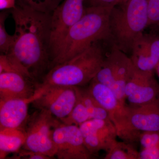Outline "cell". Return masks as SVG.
Here are the masks:
<instances>
[{
  "mask_svg": "<svg viewBox=\"0 0 159 159\" xmlns=\"http://www.w3.org/2000/svg\"><path fill=\"white\" fill-rule=\"evenodd\" d=\"M15 25L14 42L8 54L29 71L33 79L50 66L51 14L36 11L18 1L10 9Z\"/></svg>",
  "mask_w": 159,
  "mask_h": 159,
  "instance_id": "1",
  "label": "cell"
},
{
  "mask_svg": "<svg viewBox=\"0 0 159 159\" xmlns=\"http://www.w3.org/2000/svg\"><path fill=\"white\" fill-rule=\"evenodd\" d=\"M9 14L7 11H2L0 14V51L1 54H7L11 50L14 42V36L6 31L5 22Z\"/></svg>",
  "mask_w": 159,
  "mask_h": 159,
  "instance_id": "20",
  "label": "cell"
},
{
  "mask_svg": "<svg viewBox=\"0 0 159 159\" xmlns=\"http://www.w3.org/2000/svg\"><path fill=\"white\" fill-rule=\"evenodd\" d=\"M16 5V0H0V9L1 11L14 9Z\"/></svg>",
  "mask_w": 159,
  "mask_h": 159,
  "instance_id": "27",
  "label": "cell"
},
{
  "mask_svg": "<svg viewBox=\"0 0 159 159\" xmlns=\"http://www.w3.org/2000/svg\"><path fill=\"white\" fill-rule=\"evenodd\" d=\"M131 54L132 62L136 68L154 72L159 62V34H139L134 40Z\"/></svg>",
  "mask_w": 159,
  "mask_h": 159,
  "instance_id": "12",
  "label": "cell"
},
{
  "mask_svg": "<svg viewBox=\"0 0 159 159\" xmlns=\"http://www.w3.org/2000/svg\"><path fill=\"white\" fill-rule=\"evenodd\" d=\"M25 131L19 129L0 128V159L9 153L16 152L25 144Z\"/></svg>",
  "mask_w": 159,
  "mask_h": 159,
  "instance_id": "17",
  "label": "cell"
},
{
  "mask_svg": "<svg viewBox=\"0 0 159 159\" xmlns=\"http://www.w3.org/2000/svg\"><path fill=\"white\" fill-rule=\"evenodd\" d=\"M87 148L92 154L108 151L118 136L117 129L111 120L92 119L79 125Z\"/></svg>",
  "mask_w": 159,
  "mask_h": 159,
  "instance_id": "11",
  "label": "cell"
},
{
  "mask_svg": "<svg viewBox=\"0 0 159 159\" xmlns=\"http://www.w3.org/2000/svg\"><path fill=\"white\" fill-rule=\"evenodd\" d=\"M159 130V99L145 105L127 106L124 122L118 136L133 142L140 132Z\"/></svg>",
  "mask_w": 159,
  "mask_h": 159,
  "instance_id": "8",
  "label": "cell"
},
{
  "mask_svg": "<svg viewBox=\"0 0 159 159\" xmlns=\"http://www.w3.org/2000/svg\"><path fill=\"white\" fill-rule=\"evenodd\" d=\"M147 5L148 0H130L111 11V40L124 53L131 52L134 40L148 27Z\"/></svg>",
  "mask_w": 159,
  "mask_h": 159,
  "instance_id": "4",
  "label": "cell"
},
{
  "mask_svg": "<svg viewBox=\"0 0 159 159\" xmlns=\"http://www.w3.org/2000/svg\"><path fill=\"white\" fill-rule=\"evenodd\" d=\"M48 111L38 109L27 122L24 149L43 154L51 157L55 156L56 149L53 133L60 122Z\"/></svg>",
  "mask_w": 159,
  "mask_h": 159,
  "instance_id": "5",
  "label": "cell"
},
{
  "mask_svg": "<svg viewBox=\"0 0 159 159\" xmlns=\"http://www.w3.org/2000/svg\"><path fill=\"white\" fill-rule=\"evenodd\" d=\"M159 157V143L156 145L142 148L139 152V159H158Z\"/></svg>",
  "mask_w": 159,
  "mask_h": 159,
  "instance_id": "24",
  "label": "cell"
},
{
  "mask_svg": "<svg viewBox=\"0 0 159 159\" xmlns=\"http://www.w3.org/2000/svg\"><path fill=\"white\" fill-rule=\"evenodd\" d=\"M139 152L132 145L116 140L107 152L105 159H139Z\"/></svg>",
  "mask_w": 159,
  "mask_h": 159,
  "instance_id": "19",
  "label": "cell"
},
{
  "mask_svg": "<svg viewBox=\"0 0 159 159\" xmlns=\"http://www.w3.org/2000/svg\"><path fill=\"white\" fill-rule=\"evenodd\" d=\"M85 0H64L51 14L50 52L51 60L72 27L84 14Z\"/></svg>",
  "mask_w": 159,
  "mask_h": 159,
  "instance_id": "7",
  "label": "cell"
},
{
  "mask_svg": "<svg viewBox=\"0 0 159 159\" xmlns=\"http://www.w3.org/2000/svg\"><path fill=\"white\" fill-rule=\"evenodd\" d=\"M63 0H18V2L36 11L52 13Z\"/></svg>",
  "mask_w": 159,
  "mask_h": 159,
  "instance_id": "21",
  "label": "cell"
},
{
  "mask_svg": "<svg viewBox=\"0 0 159 159\" xmlns=\"http://www.w3.org/2000/svg\"><path fill=\"white\" fill-rule=\"evenodd\" d=\"M119 0H85L84 5L86 7H102L113 8L116 6Z\"/></svg>",
  "mask_w": 159,
  "mask_h": 159,
  "instance_id": "25",
  "label": "cell"
},
{
  "mask_svg": "<svg viewBox=\"0 0 159 159\" xmlns=\"http://www.w3.org/2000/svg\"><path fill=\"white\" fill-rule=\"evenodd\" d=\"M24 74L14 72L0 73V100L27 99L34 96L37 84Z\"/></svg>",
  "mask_w": 159,
  "mask_h": 159,
  "instance_id": "13",
  "label": "cell"
},
{
  "mask_svg": "<svg viewBox=\"0 0 159 159\" xmlns=\"http://www.w3.org/2000/svg\"><path fill=\"white\" fill-rule=\"evenodd\" d=\"M55 156L59 159H90L93 155L84 144L79 126L61 121L53 130Z\"/></svg>",
  "mask_w": 159,
  "mask_h": 159,
  "instance_id": "9",
  "label": "cell"
},
{
  "mask_svg": "<svg viewBox=\"0 0 159 159\" xmlns=\"http://www.w3.org/2000/svg\"><path fill=\"white\" fill-rule=\"evenodd\" d=\"M102 47L99 42L73 58L51 69L43 78L41 86L50 85L81 87L95 78L104 61Z\"/></svg>",
  "mask_w": 159,
  "mask_h": 159,
  "instance_id": "3",
  "label": "cell"
},
{
  "mask_svg": "<svg viewBox=\"0 0 159 159\" xmlns=\"http://www.w3.org/2000/svg\"><path fill=\"white\" fill-rule=\"evenodd\" d=\"M16 156L15 158H20V157H26V159H51L50 157L47 156L43 154L34 152L31 151L26 150L18 151L16 152Z\"/></svg>",
  "mask_w": 159,
  "mask_h": 159,
  "instance_id": "26",
  "label": "cell"
},
{
  "mask_svg": "<svg viewBox=\"0 0 159 159\" xmlns=\"http://www.w3.org/2000/svg\"><path fill=\"white\" fill-rule=\"evenodd\" d=\"M158 159H159V158H158Z\"/></svg>",
  "mask_w": 159,
  "mask_h": 159,
  "instance_id": "30",
  "label": "cell"
},
{
  "mask_svg": "<svg viewBox=\"0 0 159 159\" xmlns=\"http://www.w3.org/2000/svg\"><path fill=\"white\" fill-rule=\"evenodd\" d=\"M113 8L85 7L82 17L70 29L51 59V69L73 58L94 43L111 40L110 16Z\"/></svg>",
  "mask_w": 159,
  "mask_h": 159,
  "instance_id": "2",
  "label": "cell"
},
{
  "mask_svg": "<svg viewBox=\"0 0 159 159\" xmlns=\"http://www.w3.org/2000/svg\"><path fill=\"white\" fill-rule=\"evenodd\" d=\"M129 1H130V0H119V2H118V4L117 5L125 4V3Z\"/></svg>",
  "mask_w": 159,
  "mask_h": 159,
  "instance_id": "28",
  "label": "cell"
},
{
  "mask_svg": "<svg viewBox=\"0 0 159 159\" xmlns=\"http://www.w3.org/2000/svg\"><path fill=\"white\" fill-rule=\"evenodd\" d=\"M35 92L38 96L32 102L34 107L48 111L60 121L70 114L77 101L75 87L41 86L37 84Z\"/></svg>",
  "mask_w": 159,
  "mask_h": 159,
  "instance_id": "6",
  "label": "cell"
},
{
  "mask_svg": "<svg viewBox=\"0 0 159 159\" xmlns=\"http://www.w3.org/2000/svg\"><path fill=\"white\" fill-rule=\"evenodd\" d=\"M75 89L77 92V99L85 107L92 119L111 120L107 112L96 101L89 93L87 89H81L80 87H75Z\"/></svg>",
  "mask_w": 159,
  "mask_h": 159,
  "instance_id": "18",
  "label": "cell"
},
{
  "mask_svg": "<svg viewBox=\"0 0 159 159\" xmlns=\"http://www.w3.org/2000/svg\"><path fill=\"white\" fill-rule=\"evenodd\" d=\"M147 13L148 27L151 29V32L159 34V0H148Z\"/></svg>",
  "mask_w": 159,
  "mask_h": 159,
  "instance_id": "22",
  "label": "cell"
},
{
  "mask_svg": "<svg viewBox=\"0 0 159 159\" xmlns=\"http://www.w3.org/2000/svg\"><path fill=\"white\" fill-rule=\"evenodd\" d=\"M37 97L35 93L33 97L27 99L0 100V128L21 129L29 119V104Z\"/></svg>",
  "mask_w": 159,
  "mask_h": 159,
  "instance_id": "16",
  "label": "cell"
},
{
  "mask_svg": "<svg viewBox=\"0 0 159 159\" xmlns=\"http://www.w3.org/2000/svg\"><path fill=\"white\" fill-rule=\"evenodd\" d=\"M155 71L156 72L157 75L159 79V63L157 65V66L155 69Z\"/></svg>",
  "mask_w": 159,
  "mask_h": 159,
  "instance_id": "29",
  "label": "cell"
},
{
  "mask_svg": "<svg viewBox=\"0 0 159 159\" xmlns=\"http://www.w3.org/2000/svg\"><path fill=\"white\" fill-rule=\"evenodd\" d=\"M107 57L110 61L113 80L111 90L121 103L126 105L125 86L132 70L133 64L130 57L114 44Z\"/></svg>",
  "mask_w": 159,
  "mask_h": 159,
  "instance_id": "15",
  "label": "cell"
},
{
  "mask_svg": "<svg viewBox=\"0 0 159 159\" xmlns=\"http://www.w3.org/2000/svg\"><path fill=\"white\" fill-rule=\"evenodd\" d=\"M87 89L96 101L107 112L117 129L118 134L124 122L126 105L121 103L109 87L95 80L91 81Z\"/></svg>",
  "mask_w": 159,
  "mask_h": 159,
  "instance_id": "14",
  "label": "cell"
},
{
  "mask_svg": "<svg viewBox=\"0 0 159 159\" xmlns=\"http://www.w3.org/2000/svg\"><path fill=\"white\" fill-rule=\"evenodd\" d=\"M139 141L142 148L151 147L159 143V130L140 132L135 135V141Z\"/></svg>",
  "mask_w": 159,
  "mask_h": 159,
  "instance_id": "23",
  "label": "cell"
},
{
  "mask_svg": "<svg viewBox=\"0 0 159 159\" xmlns=\"http://www.w3.org/2000/svg\"><path fill=\"white\" fill-rule=\"evenodd\" d=\"M125 96L133 106L145 105L159 99V84L154 72L142 71L134 66L125 86Z\"/></svg>",
  "mask_w": 159,
  "mask_h": 159,
  "instance_id": "10",
  "label": "cell"
}]
</instances>
